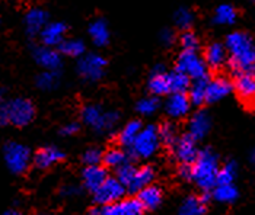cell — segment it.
<instances>
[{
	"label": "cell",
	"mask_w": 255,
	"mask_h": 215,
	"mask_svg": "<svg viewBox=\"0 0 255 215\" xmlns=\"http://www.w3.org/2000/svg\"><path fill=\"white\" fill-rule=\"evenodd\" d=\"M238 189L234 183H225V185H216L213 188V198L220 204H232L238 199Z\"/></svg>",
	"instance_id": "31"
},
{
	"label": "cell",
	"mask_w": 255,
	"mask_h": 215,
	"mask_svg": "<svg viewBox=\"0 0 255 215\" xmlns=\"http://www.w3.org/2000/svg\"><path fill=\"white\" fill-rule=\"evenodd\" d=\"M190 83H191V78L185 76L184 73L178 72V70H174L172 73H169L171 93H187Z\"/></svg>",
	"instance_id": "34"
},
{
	"label": "cell",
	"mask_w": 255,
	"mask_h": 215,
	"mask_svg": "<svg viewBox=\"0 0 255 215\" xmlns=\"http://www.w3.org/2000/svg\"><path fill=\"white\" fill-rule=\"evenodd\" d=\"M238 18V12L232 4H220L215 12L213 20L217 25H234Z\"/></svg>",
	"instance_id": "32"
},
{
	"label": "cell",
	"mask_w": 255,
	"mask_h": 215,
	"mask_svg": "<svg viewBox=\"0 0 255 215\" xmlns=\"http://www.w3.org/2000/svg\"><path fill=\"white\" fill-rule=\"evenodd\" d=\"M79 128H80L79 124H76V122H69V124H66V125L61 128V136H64V137H72V136L78 134Z\"/></svg>",
	"instance_id": "42"
},
{
	"label": "cell",
	"mask_w": 255,
	"mask_h": 215,
	"mask_svg": "<svg viewBox=\"0 0 255 215\" xmlns=\"http://www.w3.org/2000/svg\"><path fill=\"white\" fill-rule=\"evenodd\" d=\"M171 147H172L174 157L181 164H191L198 153L196 140L190 137L188 134L178 137Z\"/></svg>",
	"instance_id": "11"
},
{
	"label": "cell",
	"mask_w": 255,
	"mask_h": 215,
	"mask_svg": "<svg viewBox=\"0 0 255 215\" xmlns=\"http://www.w3.org/2000/svg\"><path fill=\"white\" fill-rule=\"evenodd\" d=\"M235 87L238 96L245 103H253L255 96V76L254 73H239L236 74Z\"/></svg>",
	"instance_id": "20"
},
{
	"label": "cell",
	"mask_w": 255,
	"mask_h": 215,
	"mask_svg": "<svg viewBox=\"0 0 255 215\" xmlns=\"http://www.w3.org/2000/svg\"><path fill=\"white\" fill-rule=\"evenodd\" d=\"M147 87L152 93V96H165L171 93L169 87V73L166 72V67L162 64H157L153 67L150 77L147 81Z\"/></svg>",
	"instance_id": "12"
},
{
	"label": "cell",
	"mask_w": 255,
	"mask_h": 215,
	"mask_svg": "<svg viewBox=\"0 0 255 215\" xmlns=\"http://www.w3.org/2000/svg\"><path fill=\"white\" fill-rule=\"evenodd\" d=\"M191 166V176L190 180H193L201 191H212L216 186V176L219 170V158L210 150L204 148L197 153L194 161Z\"/></svg>",
	"instance_id": "2"
},
{
	"label": "cell",
	"mask_w": 255,
	"mask_h": 215,
	"mask_svg": "<svg viewBox=\"0 0 255 215\" xmlns=\"http://www.w3.org/2000/svg\"><path fill=\"white\" fill-rule=\"evenodd\" d=\"M107 67V60L102 56L89 53L80 56L78 61V73L80 77L86 81H98L104 77Z\"/></svg>",
	"instance_id": "8"
},
{
	"label": "cell",
	"mask_w": 255,
	"mask_h": 215,
	"mask_svg": "<svg viewBox=\"0 0 255 215\" xmlns=\"http://www.w3.org/2000/svg\"><path fill=\"white\" fill-rule=\"evenodd\" d=\"M101 215H141L143 207L140 205L137 199H124L121 198L117 202L110 205L99 207Z\"/></svg>",
	"instance_id": "13"
},
{
	"label": "cell",
	"mask_w": 255,
	"mask_h": 215,
	"mask_svg": "<svg viewBox=\"0 0 255 215\" xmlns=\"http://www.w3.org/2000/svg\"><path fill=\"white\" fill-rule=\"evenodd\" d=\"M160 41H162L163 45H172L175 42V34H174V31L172 29H168V28L163 29L160 32Z\"/></svg>",
	"instance_id": "43"
},
{
	"label": "cell",
	"mask_w": 255,
	"mask_h": 215,
	"mask_svg": "<svg viewBox=\"0 0 255 215\" xmlns=\"http://www.w3.org/2000/svg\"><path fill=\"white\" fill-rule=\"evenodd\" d=\"M82 121L97 133H107L114 130L120 115L114 111H104L99 105H86L80 112Z\"/></svg>",
	"instance_id": "3"
},
{
	"label": "cell",
	"mask_w": 255,
	"mask_h": 215,
	"mask_svg": "<svg viewBox=\"0 0 255 215\" xmlns=\"http://www.w3.org/2000/svg\"><path fill=\"white\" fill-rule=\"evenodd\" d=\"M157 136L160 140V144L165 145H172L178 138L177 127L172 122H163L159 128H157Z\"/></svg>",
	"instance_id": "37"
},
{
	"label": "cell",
	"mask_w": 255,
	"mask_h": 215,
	"mask_svg": "<svg viewBox=\"0 0 255 215\" xmlns=\"http://www.w3.org/2000/svg\"><path fill=\"white\" fill-rule=\"evenodd\" d=\"M3 215H22V213L16 211V210H9V211H6Z\"/></svg>",
	"instance_id": "47"
},
{
	"label": "cell",
	"mask_w": 255,
	"mask_h": 215,
	"mask_svg": "<svg viewBox=\"0 0 255 215\" xmlns=\"http://www.w3.org/2000/svg\"><path fill=\"white\" fill-rule=\"evenodd\" d=\"M179 215H184V214H179Z\"/></svg>",
	"instance_id": "48"
},
{
	"label": "cell",
	"mask_w": 255,
	"mask_h": 215,
	"mask_svg": "<svg viewBox=\"0 0 255 215\" xmlns=\"http://www.w3.org/2000/svg\"><path fill=\"white\" fill-rule=\"evenodd\" d=\"M3 158H4L7 169L15 175L25 173L28 170L29 164L32 163V154H31L29 148L16 141H10L4 145Z\"/></svg>",
	"instance_id": "4"
},
{
	"label": "cell",
	"mask_w": 255,
	"mask_h": 215,
	"mask_svg": "<svg viewBox=\"0 0 255 215\" xmlns=\"http://www.w3.org/2000/svg\"><path fill=\"white\" fill-rule=\"evenodd\" d=\"M191 109V102L187 93H171L165 103V111L172 119H182L188 115Z\"/></svg>",
	"instance_id": "15"
},
{
	"label": "cell",
	"mask_w": 255,
	"mask_h": 215,
	"mask_svg": "<svg viewBox=\"0 0 255 215\" xmlns=\"http://www.w3.org/2000/svg\"><path fill=\"white\" fill-rule=\"evenodd\" d=\"M238 175V166L235 161H228L222 167H219L216 176V185H225V183H234Z\"/></svg>",
	"instance_id": "36"
},
{
	"label": "cell",
	"mask_w": 255,
	"mask_h": 215,
	"mask_svg": "<svg viewBox=\"0 0 255 215\" xmlns=\"http://www.w3.org/2000/svg\"><path fill=\"white\" fill-rule=\"evenodd\" d=\"M88 34L91 37V41L97 45V47H105L110 38H111V34H110V28H108V23L104 19H95L88 28Z\"/></svg>",
	"instance_id": "25"
},
{
	"label": "cell",
	"mask_w": 255,
	"mask_h": 215,
	"mask_svg": "<svg viewBox=\"0 0 255 215\" xmlns=\"http://www.w3.org/2000/svg\"><path fill=\"white\" fill-rule=\"evenodd\" d=\"M7 100L0 98V125H7Z\"/></svg>",
	"instance_id": "44"
},
{
	"label": "cell",
	"mask_w": 255,
	"mask_h": 215,
	"mask_svg": "<svg viewBox=\"0 0 255 215\" xmlns=\"http://www.w3.org/2000/svg\"><path fill=\"white\" fill-rule=\"evenodd\" d=\"M160 106V102L157 96H147V98L140 99L137 102V112L140 115H144V117H150L156 112Z\"/></svg>",
	"instance_id": "38"
},
{
	"label": "cell",
	"mask_w": 255,
	"mask_h": 215,
	"mask_svg": "<svg viewBox=\"0 0 255 215\" xmlns=\"http://www.w3.org/2000/svg\"><path fill=\"white\" fill-rule=\"evenodd\" d=\"M124 194L126 188L117 177L107 176V179L94 191V199L99 207H104L120 201L121 198H124Z\"/></svg>",
	"instance_id": "9"
},
{
	"label": "cell",
	"mask_w": 255,
	"mask_h": 215,
	"mask_svg": "<svg viewBox=\"0 0 255 215\" xmlns=\"http://www.w3.org/2000/svg\"><path fill=\"white\" fill-rule=\"evenodd\" d=\"M210 77L204 78H197L193 83H190V87H188V99L191 102V105H196L200 106L206 102V87H207V80Z\"/></svg>",
	"instance_id": "27"
},
{
	"label": "cell",
	"mask_w": 255,
	"mask_h": 215,
	"mask_svg": "<svg viewBox=\"0 0 255 215\" xmlns=\"http://www.w3.org/2000/svg\"><path fill=\"white\" fill-rule=\"evenodd\" d=\"M194 20H196L194 12H193L190 7H185V6L179 7L177 12H175V15H174V22H175V25H177L179 29H182V31L191 29Z\"/></svg>",
	"instance_id": "35"
},
{
	"label": "cell",
	"mask_w": 255,
	"mask_h": 215,
	"mask_svg": "<svg viewBox=\"0 0 255 215\" xmlns=\"http://www.w3.org/2000/svg\"><path fill=\"white\" fill-rule=\"evenodd\" d=\"M82 158H83V161H85V164H86V166L99 164V163L102 161V151H101L99 148H95V147L88 148V150L83 153Z\"/></svg>",
	"instance_id": "41"
},
{
	"label": "cell",
	"mask_w": 255,
	"mask_h": 215,
	"mask_svg": "<svg viewBox=\"0 0 255 215\" xmlns=\"http://www.w3.org/2000/svg\"><path fill=\"white\" fill-rule=\"evenodd\" d=\"M203 60H204L207 69H213V70L222 69L228 63V51L223 44L212 42L207 45Z\"/></svg>",
	"instance_id": "19"
},
{
	"label": "cell",
	"mask_w": 255,
	"mask_h": 215,
	"mask_svg": "<svg viewBox=\"0 0 255 215\" xmlns=\"http://www.w3.org/2000/svg\"><path fill=\"white\" fill-rule=\"evenodd\" d=\"M225 48L228 51V66L231 70L239 73H254L255 45L250 34L236 31L226 37Z\"/></svg>",
	"instance_id": "1"
},
{
	"label": "cell",
	"mask_w": 255,
	"mask_h": 215,
	"mask_svg": "<svg viewBox=\"0 0 255 215\" xmlns=\"http://www.w3.org/2000/svg\"><path fill=\"white\" fill-rule=\"evenodd\" d=\"M179 44H181L182 50L197 51L198 45H200V41H198L196 32H193L191 29H187V31H182V34L179 37Z\"/></svg>",
	"instance_id": "39"
},
{
	"label": "cell",
	"mask_w": 255,
	"mask_h": 215,
	"mask_svg": "<svg viewBox=\"0 0 255 215\" xmlns=\"http://www.w3.org/2000/svg\"><path fill=\"white\" fill-rule=\"evenodd\" d=\"M155 180V169L152 166H141L136 167L134 175L131 177L128 186L126 188V191H130L131 194H137L140 189L152 185Z\"/></svg>",
	"instance_id": "21"
},
{
	"label": "cell",
	"mask_w": 255,
	"mask_h": 215,
	"mask_svg": "<svg viewBox=\"0 0 255 215\" xmlns=\"http://www.w3.org/2000/svg\"><path fill=\"white\" fill-rule=\"evenodd\" d=\"M47 22H48V15L44 9L39 7L29 9L25 15V29L28 35L31 37L39 35L41 29L47 25Z\"/></svg>",
	"instance_id": "22"
},
{
	"label": "cell",
	"mask_w": 255,
	"mask_h": 215,
	"mask_svg": "<svg viewBox=\"0 0 255 215\" xmlns=\"http://www.w3.org/2000/svg\"><path fill=\"white\" fill-rule=\"evenodd\" d=\"M160 147V140L157 136V128L153 125L141 127L136 140L133 141L130 151L137 158H149L156 154Z\"/></svg>",
	"instance_id": "5"
},
{
	"label": "cell",
	"mask_w": 255,
	"mask_h": 215,
	"mask_svg": "<svg viewBox=\"0 0 255 215\" xmlns=\"http://www.w3.org/2000/svg\"><path fill=\"white\" fill-rule=\"evenodd\" d=\"M67 34V26L63 22H47V25L41 29L39 38L42 45L47 47H59V44L64 39Z\"/></svg>",
	"instance_id": "17"
},
{
	"label": "cell",
	"mask_w": 255,
	"mask_h": 215,
	"mask_svg": "<svg viewBox=\"0 0 255 215\" xmlns=\"http://www.w3.org/2000/svg\"><path fill=\"white\" fill-rule=\"evenodd\" d=\"M117 170V179L123 183V186L124 188H127L128 186V183H130V180H131V177L134 175V170H136V166H133L131 163H124L123 166H120Z\"/></svg>",
	"instance_id": "40"
},
{
	"label": "cell",
	"mask_w": 255,
	"mask_h": 215,
	"mask_svg": "<svg viewBox=\"0 0 255 215\" xmlns=\"http://www.w3.org/2000/svg\"><path fill=\"white\" fill-rule=\"evenodd\" d=\"M35 118V106L29 99L15 98L7 100V121L15 127H25Z\"/></svg>",
	"instance_id": "7"
},
{
	"label": "cell",
	"mask_w": 255,
	"mask_h": 215,
	"mask_svg": "<svg viewBox=\"0 0 255 215\" xmlns=\"http://www.w3.org/2000/svg\"><path fill=\"white\" fill-rule=\"evenodd\" d=\"M141 122L137 121V119H134V121H130V122H127L124 127H123V130L118 133V144L121 145V147H127V148H130L131 147V144H133V141L136 140L137 137V134L140 133V130H141Z\"/></svg>",
	"instance_id": "26"
},
{
	"label": "cell",
	"mask_w": 255,
	"mask_h": 215,
	"mask_svg": "<svg viewBox=\"0 0 255 215\" xmlns=\"http://www.w3.org/2000/svg\"><path fill=\"white\" fill-rule=\"evenodd\" d=\"M206 213V201L198 196H190L184 201L179 214L184 215H204Z\"/></svg>",
	"instance_id": "33"
},
{
	"label": "cell",
	"mask_w": 255,
	"mask_h": 215,
	"mask_svg": "<svg viewBox=\"0 0 255 215\" xmlns=\"http://www.w3.org/2000/svg\"><path fill=\"white\" fill-rule=\"evenodd\" d=\"M38 89L44 92H50L54 90L60 86V73L59 70H45L42 73H39L35 80Z\"/></svg>",
	"instance_id": "30"
},
{
	"label": "cell",
	"mask_w": 255,
	"mask_h": 215,
	"mask_svg": "<svg viewBox=\"0 0 255 215\" xmlns=\"http://www.w3.org/2000/svg\"><path fill=\"white\" fill-rule=\"evenodd\" d=\"M85 42L76 38L70 39H63L59 44V53L63 56H67V57H73V59H78L80 56L85 54Z\"/></svg>",
	"instance_id": "28"
},
{
	"label": "cell",
	"mask_w": 255,
	"mask_h": 215,
	"mask_svg": "<svg viewBox=\"0 0 255 215\" xmlns=\"http://www.w3.org/2000/svg\"><path fill=\"white\" fill-rule=\"evenodd\" d=\"M61 160H64V153L60 148L54 147V145L44 147L32 156L34 166L37 169H41V170H45V169H50V167L56 166Z\"/></svg>",
	"instance_id": "16"
},
{
	"label": "cell",
	"mask_w": 255,
	"mask_h": 215,
	"mask_svg": "<svg viewBox=\"0 0 255 215\" xmlns=\"http://www.w3.org/2000/svg\"><path fill=\"white\" fill-rule=\"evenodd\" d=\"M212 128V118L206 111H197L188 121V136L194 140H203Z\"/></svg>",
	"instance_id": "18"
},
{
	"label": "cell",
	"mask_w": 255,
	"mask_h": 215,
	"mask_svg": "<svg viewBox=\"0 0 255 215\" xmlns=\"http://www.w3.org/2000/svg\"><path fill=\"white\" fill-rule=\"evenodd\" d=\"M78 188L76 186H66V188H63V191H61V194L66 196H72V195H76L78 194Z\"/></svg>",
	"instance_id": "46"
},
{
	"label": "cell",
	"mask_w": 255,
	"mask_h": 215,
	"mask_svg": "<svg viewBox=\"0 0 255 215\" xmlns=\"http://www.w3.org/2000/svg\"><path fill=\"white\" fill-rule=\"evenodd\" d=\"M234 90V83L226 76H216L207 80L206 87V102L216 103L222 99L228 98Z\"/></svg>",
	"instance_id": "10"
},
{
	"label": "cell",
	"mask_w": 255,
	"mask_h": 215,
	"mask_svg": "<svg viewBox=\"0 0 255 215\" xmlns=\"http://www.w3.org/2000/svg\"><path fill=\"white\" fill-rule=\"evenodd\" d=\"M162 191L155 185H149L137 192V201L143 210H155L162 202Z\"/></svg>",
	"instance_id": "24"
},
{
	"label": "cell",
	"mask_w": 255,
	"mask_h": 215,
	"mask_svg": "<svg viewBox=\"0 0 255 215\" xmlns=\"http://www.w3.org/2000/svg\"><path fill=\"white\" fill-rule=\"evenodd\" d=\"M179 176L190 180V176H191V166L190 164H181L179 167Z\"/></svg>",
	"instance_id": "45"
},
{
	"label": "cell",
	"mask_w": 255,
	"mask_h": 215,
	"mask_svg": "<svg viewBox=\"0 0 255 215\" xmlns=\"http://www.w3.org/2000/svg\"><path fill=\"white\" fill-rule=\"evenodd\" d=\"M127 161H128L127 153L120 147H113V148L107 150L105 153H102V163L110 169H118L120 166H123Z\"/></svg>",
	"instance_id": "29"
},
{
	"label": "cell",
	"mask_w": 255,
	"mask_h": 215,
	"mask_svg": "<svg viewBox=\"0 0 255 215\" xmlns=\"http://www.w3.org/2000/svg\"><path fill=\"white\" fill-rule=\"evenodd\" d=\"M107 179V170L99 166V164H94V166H86L82 172V180H83V186L89 191H95L99 185Z\"/></svg>",
	"instance_id": "23"
},
{
	"label": "cell",
	"mask_w": 255,
	"mask_h": 215,
	"mask_svg": "<svg viewBox=\"0 0 255 215\" xmlns=\"http://www.w3.org/2000/svg\"><path fill=\"white\" fill-rule=\"evenodd\" d=\"M34 59L37 61V64L41 66L44 70H60L63 60L61 54L56 48L53 47H47V45H41L34 48Z\"/></svg>",
	"instance_id": "14"
},
{
	"label": "cell",
	"mask_w": 255,
	"mask_h": 215,
	"mask_svg": "<svg viewBox=\"0 0 255 215\" xmlns=\"http://www.w3.org/2000/svg\"><path fill=\"white\" fill-rule=\"evenodd\" d=\"M175 70L184 73L193 80L209 77V69L201 56L197 51L182 50L175 61Z\"/></svg>",
	"instance_id": "6"
}]
</instances>
